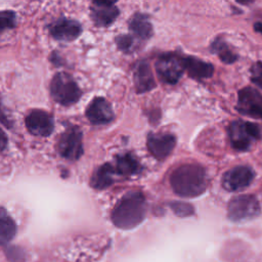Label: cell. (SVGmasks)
<instances>
[{
  "instance_id": "1",
  "label": "cell",
  "mask_w": 262,
  "mask_h": 262,
  "mask_svg": "<svg viewBox=\"0 0 262 262\" xmlns=\"http://www.w3.org/2000/svg\"><path fill=\"white\" fill-rule=\"evenodd\" d=\"M146 215V202L140 191L124 194L112 211L113 223L121 229H132L139 225Z\"/></svg>"
},
{
  "instance_id": "2",
  "label": "cell",
  "mask_w": 262,
  "mask_h": 262,
  "mask_svg": "<svg viewBox=\"0 0 262 262\" xmlns=\"http://www.w3.org/2000/svg\"><path fill=\"white\" fill-rule=\"evenodd\" d=\"M170 184L174 192L180 196H198L206 190V172L204 168L198 164L181 165L172 172Z\"/></svg>"
},
{
  "instance_id": "3",
  "label": "cell",
  "mask_w": 262,
  "mask_h": 262,
  "mask_svg": "<svg viewBox=\"0 0 262 262\" xmlns=\"http://www.w3.org/2000/svg\"><path fill=\"white\" fill-rule=\"evenodd\" d=\"M50 92L52 98L62 105L74 104L81 97V90L77 83L66 73H58L53 77Z\"/></svg>"
},
{
  "instance_id": "4",
  "label": "cell",
  "mask_w": 262,
  "mask_h": 262,
  "mask_svg": "<svg viewBox=\"0 0 262 262\" xmlns=\"http://www.w3.org/2000/svg\"><path fill=\"white\" fill-rule=\"evenodd\" d=\"M261 208L258 200L251 194H242L232 198L227 206V217L231 221L239 222L251 220L259 216Z\"/></svg>"
},
{
  "instance_id": "5",
  "label": "cell",
  "mask_w": 262,
  "mask_h": 262,
  "mask_svg": "<svg viewBox=\"0 0 262 262\" xmlns=\"http://www.w3.org/2000/svg\"><path fill=\"white\" fill-rule=\"evenodd\" d=\"M228 136L234 149L247 150L253 140L260 138L261 132L254 123L234 121L228 127Z\"/></svg>"
},
{
  "instance_id": "6",
  "label": "cell",
  "mask_w": 262,
  "mask_h": 262,
  "mask_svg": "<svg viewBox=\"0 0 262 262\" xmlns=\"http://www.w3.org/2000/svg\"><path fill=\"white\" fill-rule=\"evenodd\" d=\"M156 70L162 81L167 84H175L185 71L184 57L175 53L163 54L156 62Z\"/></svg>"
},
{
  "instance_id": "7",
  "label": "cell",
  "mask_w": 262,
  "mask_h": 262,
  "mask_svg": "<svg viewBox=\"0 0 262 262\" xmlns=\"http://www.w3.org/2000/svg\"><path fill=\"white\" fill-rule=\"evenodd\" d=\"M59 155L71 161L78 160L83 154L82 133L77 127H71L63 132L57 142Z\"/></svg>"
},
{
  "instance_id": "8",
  "label": "cell",
  "mask_w": 262,
  "mask_h": 262,
  "mask_svg": "<svg viewBox=\"0 0 262 262\" xmlns=\"http://www.w3.org/2000/svg\"><path fill=\"white\" fill-rule=\"evenodd\" d=\"M236 108L245 116L262 119V95L251 87L243 88L238 92Z\"/></svg>"
},
{
  "instance_id": "9",
  "label": "cell",
  "mask_w": 262,
  "mask_h": 262,
  "mask_svg": "<svg viewBox=\"0 0 262 262\" xmlns=\"http://www.w3.org/2000/svg\"><path fill=\"white\" fill-rule=\"evenodd\" d=\"M255 173L248 166H236L228 170L222 177V186L228 191H238L248 187Z\"/></svg>"
},
{
  "instance_id": "10",
  "label": "cell",
  "mask_w": 262,
  "mask_h": 262,
  "mask_svg": "<svg viewBox=\"0 0 262 262\" xmlns=\"http://www.w3.org/2000/svg\"><path fill=\"white\" fill-rule=\"evenodd\" d=\"M28 130L37 136H49L54 127L52 117L41 110L32 111L26 118Z\"/></svg>"
},
{
  "instance_id": "11",
  "label": "cell",
  "mask_w": 262,
  "mask_h": 262,
  "mask_svg": "<svg viewBox=\"0 0 262 262\" xmlns=\"http://www.w3.org/2000/svg\"><path fill=\"white\" fill-rule=\"evenodd\" d=\"M176 139L171 134H149L147 137V148L158 160L166 159L173 150Z\"/></svg>"
},
{
  "instance_id": "12",
  "label": "cell",
  "mask_w": 262,
  "mask_h": 262,
  "mask_svg": "<svg viewBox=\"0 0 262 262\" xmlns=\"http://www.w3.org/2000/svg\"><path fill=\"white\" fill-rule=\"evenodd\" d=\"M86 117L92 124H106L114 119V112L106 99L96 97L87 106Z\"/></svg>"
},
{
  "instance_id": "13",
  "label": "cell",
  "mask_w": 262,
  "mask_h": 262,
  "mask_svg": "<svg viewBox=\"0 0 262 262\" xmlns=\"http://www.w3.org/2000/svg\"><path fill=\"white\" fill-rule=\"evenodd\" d=\"M81 26L74 19L62 18L50 27L51 35L60 41H73L77 39L81 34Z\"/></svg>"
},
{
  "instance_id": "14",
  "label": "cell",
  "mask_w": 262,
  "mask_h": 262,
  "mask_svg": "<svg viewBox=\"0 0 262 262\" xmlns=\"http://www.w3.org/2000/svg\"><path fill=\"white\" fill-rule=\"evenodd\" d=\"M134 84L138 93H144L156 86L154 75L147 62L141 61L134 72Z\"/></svg>"
},
{
  "instance_id": "15",
  "label": "cell",
  "mask_w": 262,
  "mask_h": 262,
  "mask_svg": "<svg viewBox=\"0 0 262 262\" xmlns=\"http://www.w3.org/2000/svg\"><path fill=\"white\" fill-rule=\"evenodd\" d=\"M184 69L191 78L195 79H207L214 73L211 63L193 56L184 57Z\"/></svg>"
},
{
  "instance_id": "16",
  "label": "cell",
  "mask_w": 262,
  "mask_h": 262,
  "mask_svg": "<svg viewBox=\"0 0 262 262\" xmlns=\"http://www.w3.org/2000/svg\"><path fill=\"white\" fill-rule=\"evenodd\" d=\"M119 14V10L114 5H99L92 6V18L97 26L105 27L112 24Z\"/></svg>"
},
{
  "instance_id": "17",
  "label": "cell",
  "mask_w": 262,
  "mask_h": 262,
  "mask_svg": "<svg viewBox=\"0 0 262 262\" xmlns=\"http://www.w3.org/2000/svg\"><path fill=\"white\" fill-rule=\"evenodd\" d=\"M16 233V224L7 211L0 207V246L8 244Z\"/></svg>"
},
{
  "instance_id": "18",
  "label": "cell",
  "mask_w": 262,
  "mask_h": 262,
  "mask_svg": "<svg viewBox=\"0 0 262 262\" xmlns=\"http://www.w3.org/2000/svg\"><path fill=\"white\" fill-rule=\"evenodd\" d=\"M115 173L111 164H103L92 175L90 184L96 189H103L113 183V175Z\"/></svg>"
},
{
  "instance_id": "19",
  "label": "cell",
  "mask_w": 262,
  "mask_h": 262,
  "mask_svg": "<svg viewBox=\"0 0 262 262\" xmlns=\"http://www.w3.org/2000/svg\"><path fill=\"white\" fill-rule=\"evenodd\" d=\"M130 30L141 39H148L152 35V26L143 14H135L129 24Z\"/></svg>"
},
{
  "instance_id": "20",
  "label": "cell",
  "mask_w": 262,
  "mask_h": 262,
  "mask_svg": "<svg viewBox=\"0 0 262 262\" xmlns=\"http://www.w3.org/2000/svg\"><path fill=\"white\" fill-rule=\"evenodd\" d=\"M139 164L130 154L119 156L117 158V171L118 173L130 176L139 171Z\"/></svg>"
},
{
  "instance_id": "21",
  "label": "cell",
  "mask_w": 262,
  "mask_h": 262,
  "mask_svg": "<svg viewBox=\"0 0 262 262\" xmlns=\"http://www.w3.org/2000/svg\"><path fill=\"white\" fill-rule=\"evenodd\" d=\"M211 50L225 63H232L237 58V55L230 49L228 44L220 38L212 43Z\"/></svg>"
},
{
  "instance_id": "22",
  "label": "cell",
  "mask_w": 262,
  "mask_h": 262,
  "mask_svg": "<svg viewBox=\"0 0 262 262\" xmlns=\"http://www.w3.org/2000/svg\"><path fill=\"white\" fill-rule=\"evenodd\" d=\"M169 207L178 217H188L194 214V208L188 203L173 201L169 203Z\"/></svg>"
},
{
  "instance_id": "23",
  "label": "cell",
  "mask_w": 262,
  "mask_h": 262,
  "mask_svg": "<svg viewBox=\"0 0 262 262\" xmlns=\"http://www.w3.org/2000/svg\"><path fill=\"white\" fill-rule=\"evenodd\" d=\"M15 26V13L10 10L0 11V31L11 29Z\"/></svg>"
},
{
  "instance_id": "24",
  "label": "cell",
  "mask_w": 262,
  "mask_h": 262,
  "mask_svg": "<svg viewBox=\"0 0 262 262\" xmlns=\"http://www.w3.org/2000/svg\"><path fill=\"white\" fill-rule=\"evenodd\" d=\"M251 80L262 89V62L258 61L251 68Z\"/></svg>"
},
{
  "instance_id": "25",
  "label": "cell",
  "mask_w": 262,
  "mask_h": 262,
  "mask_svg": "<svg viewBox=\"0 0 262 262\" xmlns=\"http://www.w3.org/2000/svg\"><path fill=\"white\" fill-rule=\"evenodd\" d=\"M117 44L121 50L127 51L132 46V39L130 38V36L122 35L117 38Z\"/></svg>"
},
{
  "instance_id": "26",
  "label": "cell",
  "mask_w": 262,
  "mask_h": 262,
  "mask_svg": "<svg viewBox=\"0 0 262 262\" xmlns=\"http://www.w3.org/2000/svg\"><path fill=\"white\" fill-rule=\"evenodd\" d=\"M7 145V136L0 128V150H3Z\"/></svg>"
},
{
  "instance_id": "27",
  "label": "cell",
  "mask_w": 262,
  "mask_h": 262,
  "mask_svg": "<svg viewBox=\"0 0 262 262\" xmlns=\"http://www.w3.org/2000/svg\"><path fill=\"white\" fill-rule=\"evenodd\" d=\"M116 1L117 0H93V3L99 5H114Z\"/></svg>"
},
{
  "instance_id": "28",
  "label": "cell",
  "mask_w": 262,
  "mask_h": 262,
  "mask_svg": "<svg viewBox=\"0 0 262 262\" xmlns=\"http://www.w3.org/2000/svg\"><path fill=\"white\" fill-rule=\"evenodd\" d=\"M254 29H255L256 32L262 34V23H256V24L254 25Z\"/></svg>"
},
{
  "instance_id": "29",
  "label": "cell",
  "mask_w": 262,
  "mask_h": 262,
  "mask_svg": "<svg viewBox=\"0 0 262 262\" xmlns=\"http://www.w3.org/2000/svg\"><path fill=\"white\" fill-rule=\"evenodd\" d=\"M238 3L241 4H250L251 2H253L254 0H236Z\"/></svg>"
}]
</instances>
